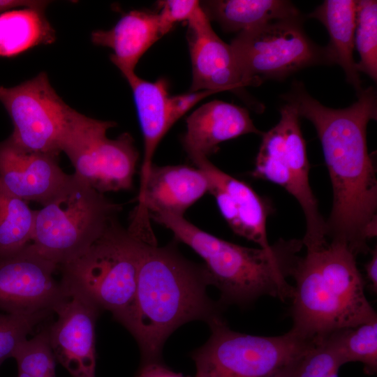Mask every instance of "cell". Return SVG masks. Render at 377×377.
<instances>
[{
    "label": "cell",
    "instance_id": "cell-1",
    "mask_svg": "<svg viewBox=\"0 0 377 377\" xmlns=\"http://www.w3.org/2000/svg\"><path fill=\"white\" fill-rule=\"evenodd\" d=\"M349 107H326L295 82L283 98L310 121L320 140L333 193L326 222L329 240L345 243L357 256L367 253L377 234V177L367 143V127L377 118V98L367 87Z\"/></svg>",
    "mask_w": 377,
    "mask_h": 377
},
{
    "label": "cell",
    "instance_id": "cell-2",
    "mask_svg": "<svg viewBox=\"0 0 377 377\" xmlns=\"http://www.w3.org/2000/svg\"><path fill=\"white\" fill-rule=\"evenodd\" d=\"M207 285L204 266L186 260L175 246L143 242L126 327L138 343L141 364L161 361L165 341L182 325L221 317L206 293Z\"/></svg>",
    "mask_w": 377,
    "mask_h": 377
},
{
    "label": "cell",
    "instance_id": "cell-3",
    "mask_svg": "<svg viewBox=\"0 0 377 377\" xmlns=\"http://www.w3.org/2000/svg\"><path fill=\"white\" fill-rule=\"evenodd\" d=\"M291 271V330L306 339L377 320L364 293L356 256L341 242L306 248Z\"/></svg>",
    "mask_w": 377,
    "mask_h": 377
},
{
    "label": "cell",
    "instance_id": "cell-4",
    "mask_svg": "<svg viewBox=\"0 0 377 377\" xmlns=\"http://www.w3.org/2000/svg\"><path fill=\"white\" fill-rule=\"evenodd\" d=\"M149 218L202 258L209 285L219 290L221 302L246 304L263 295L291 298L293 286L287 278L304 246L302 239H280L269 249L251 248L212 235L184 216L153 214Z\"/></svg>",
    "mask_w": 377,
    "mask_h": 377
},
{
    "label": "cell",
    "instance_id": "cell-5",
    "mask_svg": "<svg viewBox=\"0 0 377 377\" xmlns=\"http://www.w3.org/2000/svg\"><path fill=\"white\" fill-rule=\"evenodd\" d=\"M145 241L114 220L81 256L59 268L61 282L128 327Z\"/></svg>",
    "mask_w": 377,
    "mask_h": 377
},
{
    "label": "cell",
    "instance_id": "cell-6",
    "mask_svg": "<svg viewBox=\"0 0 377 377\" xmlns=\"http://www.w3.org/2000/svg\"><path fill=\"white\" fill-rule=\"evenodd\" d=\"M121 210V205L73 174L57 195L36 210L31 244L59 267L83 254Z\"/></svg>",
    "mask_w": 377,
    "mask_h": 377
},
{
    "label": "cell",
    "instance_id": "cell-7",
    "mask_svg": "<svg viewBox=\"0 0 377 377\" xmlns=\"http://www.w3.org/2000/svg\"><path fill=\"white\" fill-rule=\"evenodd\" d=\"M208 325L209 338L191 354L195 377H263L295 362L315 343L291 330L274 337L238 332L221 317Z\"/></svg>",
    "mask_w": 377,
    "mask_h": 377
},
{
    "label": "cell",
    "instance_id": "cell-8",
    "mask_svg": "<svg viewBox=\"0 0 377 377\" xmlns=\"http://www.w3.org/2000/svg\"><path fill=\"white\" fill-rule=\"evenodd\" d=\"M244 87L283 80L303 68L332 64L327 49L306 35L302 17L268 22L237 34L230 44Z\"/></svg>",
    "mask_w": 377,
    "mask_h": 377
},
{
    "label": "cell",
    "instance_id": "cell-9",
    "mask_svg": "<svg viewBox=\"0 0 377 377\" xmlns=\"http://www.w3.org/2000/svg\"><path fill=\"white\" fill-rule=\"evenodd\" d=\"M115 126L114 121L75 111L61 147L75 169L73 175L103 194L131 189L139 159L131 134L107 137L108 130Z\"/></svg>",
    "mask_w": 377,
    "mask_h": 377
},
{
    "label": "cell",
    "instance_id": "cell-10",
    "mask_svg": "<svg viewBox=\"0 0 377 377\" xmlns=\"http://www.w3.org/2000/svg\"><path fill=\"white\" fill-rule=\"evenodd\" d=\"M0 102L13 123L12 143L59 156L75 110L57 94L45 72L15 87L0 86Z\"/></svg>",
    "mask_w": 377,
    "mask_h": 377
},
{
    "label": "cell",
    "instance_id": "cell-11",
    "mask_svg": "<svg viewBox=\"0 0 377 377\" xmlns=\"http://www.w3.org/2000/svg\"><path fill=\"white\" fill-rule=\"evenodd\" d=\"M58 269L31 244L0 257V309L16 314L53 312L66 293L62 282L54 277Z\"/></svg>",
    "mask_w": 377,
    "mask_h": 377
},
{
    "label": "cell",
    "instance_id": "cell-12",
    "mask_svg": "<svg viewBox=\"0 0 377 377\" xmlns=\"http://www.w3.org/2000/svg\"><path fill=\"white\" fill-rule=\"evenodd\" d=\"M209 187L207 176L197 167L152 164L140 187L138 205L128 230L144 241L155 240L149 228V215L184 216L191 206L209 192Z\"/></svg>",
    "mask_w": 377,
    "mask_h": 377
},
{
    "label": "cell",
    "instance_id": "cell-13",
    "mask_svg": "<svg viewBox=\"0 0 377 377\" xmlns=\"http://www.w3.org/2000/svg\"><path fill=\"white\" fill-rule=\"evenodd\" d=\"M63 284L65 295L53 309L57 319L47 327L53 354L73 377H96L95 325L101 309Z\"/></svg>",
    "mask_w": 377,
    "mask_h": 377
},
{
    "label": "cell",
    "instance_id": "cell-14",
    "mask_svg": "<svg viewBox=\"0 0 377 377\" xmlns=\"http://www.w3.org/2000/svg\"><path fill=\"white\" fill-rule=\"evenodd\" d=\"M187 21L186 38L192 66L189 91H231L242 95L245 87L230 44L215 33L200 5Z\"/></svg>",
    "mask_w": 377,
    "mask_h": 377
},
{
    "label": "cell",
    "instance_id": "cell-15",
    "mask_svg": "<svg viewBox=\"0 0 377 377\" xmlns=\"http://www.w3.org/2000/svg\"><path fill=\"white\" fill-rule=\"evenodd\" d=\"M209 181V192L218 205L229 227L237 235L258 244L260 248L269 249L266 223L271 209L246 183L226 173L208 158L191 160Z\"/></svg>",
    "mask_w": 377,
    "mask_h": 377
},
{
    "label": "cell",
    "instance_id": "cell-16",
    "mask_svg": "<svg viewBox=\"0 0 377 377\" xmlns=\"http://www.w3.org/2000/svg\"><path fill=\"white\" fill-rule=\"evenodd\" d=\"M71 177L57 156L23 149L8 138L0 142V186L27 202L44 206Z\"/></svg>",
    "mask_w": 377,
    "mask_h": 377
},
{
    "label": "cell",
    "instance_id": "cell-17",
    "mask_svg": "<svg viewBox=\"0 0 377 377\" xmlns=\"http://www.w3.org/2000/svg\"><path fill=\"white\" fill-rule=\"evenodd\" d=\"M279 124L284 138L286 162L290 174L287 191L300 204L306 221L304 246L320 245L327 241L326 222L320 213L317 200L309 184V164L296 108L286 103L280 109Z\"/></svg>",
    "mask_w": 377,
    "mask_h": 377
},
{
    "label": "cell",
    "instance_id": "cell-18",
    "mask_svg": "<svg viewBox=\"0 0 377 377\" xmlns=\"http://www.w3.org/2000/svg\"><path fill=\"white\" fill-rule=\"evenodd\" d=\"M186 121L182 145L191 160L208 158L226 140L248 133H263L246 108L219 100L201 105Z\"/></svg>",
    "mask_w": 377,
    "mask_h": 377
},
{
    "label": "cell",
    "instance_id": "cell-19",
    "mask_svg": "<svg viewBox=\"0 0 377 377\" xmlns=\"http://www.w3.org/2000/svg\"><path fill=\"white\" fill-rule=\"evenodd\" d=\"M164 35L158 13L133 10L124 14L108 30H96L91 42L112 49V63L126 78L135 74L142 56Z\"/></svg>",
    "mask_w": 377,
    "mask_h": 377
},
{
    "label": "cell",
    "instance_id": "cell-20",
    "mask_svg": "<svg viewBox=\"0 0 377 377\" xmlns=\"http://www.w3.org/2000/svg\"><path fill=\"white\" fill-rule=\"evenodd\" d=\"M131 88L144 140L140 186L145 182L152 158L161 139L175 124L168 83L164 79L149 82L135 73L126 78Z\"/></svg>",
    "mask_w": 377,
    "mask_h": 377
},
{
    "label": "cell",
    "instance_id": "cell-21",
    "mask_svg": "<svg viewBox=\"0 0 377 377\" xmlns=\"http://www.w3.org/2000/svg\"><path fill=\"white\" fill-rule=\"evenodd\" d=\"M355 16L354 0H325L309 15L326 28L330 37L326 47L332 64L341 67L347 82L354 87L358 96L363 89L353 58Z\"/></svg>",
    "mask_w": 377,
    "mask_h": 377
},
{
    "label": "cell",
    "instance_id": "cell-22",
    "mask_svg": "<svg viewBox=\"0 0 377 377\" xmlns=\"http://www.w3.org/2000/svg\"><path fill=\"white\" fill-rule=\"evenodd\" d=\"M200 6L226 32L238 34L276 20L301 18L294 4L285 0H214Z\"/></svg>",
    "mask_w": 377,
    "mask_h": 377
},
{
    "label": "cell",
    "instance_id": "cell-23",
    "mask_svg": "<svg viewBox=\"0 0 377 377\" xmlns=\"http://www.w3.org/2000/svg\"><path fill=\"white\" fill-rule=\"evenodd\" d=\"M44 7H22L0 14V57H13L53 43L56 31Z\"/></svg>",
    "mask_w": 377,
    "mask_h": 377
},
{
    "label": "cell",
    "instance_id": "cell-24",
    "mask_svg": "<svg viewBox=\"0 0 377 377\" xmlns=\"http://www.w3.org/2000/svg\"><path fill=\"white\" fill-rule=\"evenodd\" d=\"M36 210L0 186V257L15 253L31 241Z\"/></svg>",
    "mask_w": 377,
    "mask_h": 377
},
{
    "label": "cell",
    "instance_id": "cell-25",
    "mask_svg": "<svg viewBox=\"0 0 377 377\" xmlns=\"http://www.w3.org/2000/svg\"><path fill=\"white\" fill-rule=\"evenodd\" d=\"M343 364L359 362L368 374L377 371V320L332 332L325 336Z\"/></svg>",
    "mask_w": 377,
    "mask_h": 377
},
{
    "label": "cell",
    "instance_id": "cell-26",
    "mask_svg": "<svg viewBox=\"0 0 377 377\" xmlns=\"http://www.w3.org/2000/svg\"><path fill=\"white\" fill-rule=\"evenodd\" d=\"M354 44L360 60L357 63L363 72L374 81L377 80V1H356Z\"/></svg>",
    "mask_w": 377,
    "mask_h": 377
},
{
    "label": "cell",
    "instance_id": "cell-27",
    "mask_svg": "<svg viewBox=\"0 0 377 377\" xmlns=\"http://www.w3.org/2000/svg\"><path fill=\"white\" fill-rule=\"evenodd\" d=\"M253 177L278 184L287 191L290 174L286 162L284 138L279 124L262 133Z\"/></svg>",
    "mask_w": 377,
    "mask_h": 377
},
{
    "label": "cell",
    "instance_id": "cell-28",
    "mask_svg": "<svg viewBox=\"0 0 377 377\" xmlns=\"http://www.w3.org/2000/svg\"><path fill=\"white\" fill-rule=\"evenodd\" d=\"M13 357L17 362V377H56V360L46 330L24 341Z\"/></svg>",
    "mask_w": 377,
    "mask_h": 377
},
{
    "label": "cell",
    "instance_id": "cell-29",
    "mask_svg": "<svg viewBox=\"0 0 377 377\" xmlns=\"http://www.w3.org/2000/svg\"><path fill=\"white\" fill-rule=\"evenodd\" d=\"M343 362L326 337L315 343L295 362L294 377H329L338 371Z\"/></svg>",
    "mask_w": 377,
    "mask_h": 377
},
{
    "label": "cell",
    "instance_id": "cell-30",
    "mask_svg": "<svg viewBox=\"0 0 377 377\" xmlns=\"http://www.w3.org/2000/svg\"><path fill=\"white\" fill-rule=\"evenodd\" d=\"M52 311H44L31 314L0 313V366L13 357L28 334Z\"/></svg>",
    "mask_w": 377,
    "mask_h": 377
},
{
    "label": "cell",
    "instance_id": "cell-31",
    "mask_svg": "<svg viewBox=\"0 0 377 377\" xmlns=\"http://www.w3.org/2000/svg\"><path fill=\"white\" fill-rule=\"evenodd\" d=\"M200 1L196 0H164L158 1V13L163 35L168 34L177 22L188 20Z\"/></svg>",
    "mask_w": 377,
    "mask_h": 377
},
{
    "label": "cell",
    "instance_id": "cell-32",
    "mask_svg": "<svg viewBox=\"0 0 377 377\" xmlns=\"http://www.w3.org/2000/svg\"><path fill=\"white\" fill-rule=\"evenodd\" d=\"M215 92L212 91H189L187 94L171 96V105L172 109V117L175 123L189 109L206 96Z\"/></svg>",
    "mask_w": 377,
    "mask_h": 377
},
{
    "label": "cell",
    "instance_id": "cell-33",
    "mask_svg": "<svg viewBox=\"0 0 377 377\" xmlns=\"http://www.w3.org/2000/svg\"><path fill=\"white\" fill-rule=\"evenodd\" d=\"M134 377H191L170 369L161 361L141 364Z\"/></svg>",
    "mask_w": 377,
    "mask_h": 377
},
{
    "label": "cell",
    "instance_id": "cell-34",
    "mask_svg": "<svg viewBox=\"0 0 377 377\" xmlns=\"http://www.w3.org/2000/svg\"><path fill=\"white\" fill-rule=\"evenodd\" d=\"M49 3H50L49 1L41 0H0V14L11 9L22 7L47 8Z\"/></svg>",
    "mask_w": 377,
    "mask_h": 377
},
{
    "label": "cell",
    "instance_id": "cell-35",
    "mask_svg": "<svg viewBox=\"0 0 377 377\" xmlns=\"http://www.w3.org/2000/svg\"><path fill=\"white\" fill-rule=\"evenodd\" d=\"M371 258L364 266L366 276L374 293L377 291V249L371 251Z\"/></svg>",
    "mask_w": 377,
    "mask_h": 377
},
{
    "label": "cell",
    "instance_id": "cell-36",
    "mask_svg": "<svg viewBox=\"0 0 377 377\" xmlns=\"http://www.w3.org/2000/svg\"><path fill=\"white\" fill-rule=\"evenodd\" d=\"M296 361L263 377H294V366Z\"/></svg>",
    "mask_w": 377,
    "mask_h": 377
},
{
    "label": "cell",
    "instance_id": "cell-37",
    "mask_svg": "<svg viewBox=\"0 0 377 377\" xmlns=\"http://www.w3.org/2000/svg\"><path fill=\"white\" fill-rule=\"evenodd\" d=\"M329 377H339L338 376V371H335L333 374H332Z\"/></svg>",
    "mask_w": 377,
    "mask_h": 377
}]
</instances>
